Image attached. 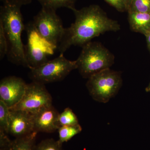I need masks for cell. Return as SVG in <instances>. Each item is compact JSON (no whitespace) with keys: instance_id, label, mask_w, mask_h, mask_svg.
Instances as JSON below:
<instances>
[{"instance_id":"6da1fadb","label":"cell","mask_w":150,"mask_h":150,"mask_svg":"<svg viewBox=\"0 0 150 150\" xmlns=\"http://www.w3.org/2000/svg\"><path fill=\"white\" fill-rule=\"evenodd\" d=\"M73 11L75 21L70 27L65 28L57 48L60 54H64L72 46L82 47L105 33L116 32L121 29L118 22L108 18L99 6L92 5Z\"/></svg>"},{"instance_id":"ffe728a7","label":"cell","mask_w":150,"mask_h":150,"mask_svg":"<svg viewBox=\"0 0 150 150\" xmlns=\"http://www.w3.org/2000/svg\"><path fill=\"white\" fill-rule=\"evenodd\" d=\"M8 53V42L2 25L0 23V59L2 60L7 56Z\"/></svg>"},{"instance_id":"8fae6325","label":"cell","mask_w":150,"mask_h":150,"mask_svg":"<svg viewBox=\"0 0 150 150\" xmlns=\"http://www.w3.org/2000/svg\"><path fill=\"white\" fill-rule=\"evenodd\" d=\"M34 131L51 133L58 130L60 126L58 122L59 113L51 105L33 114Z\"/></svg>"},{"instance_id":"9a60e30c","label":"cell","mask_w":150,"mask_h":150,"mask_svg":"<svg viewBox=\"0 0 150 150\" xmlns=\"http://www.w3.org/2000/svg\"><path fill=\"white\" fill-rule=\"evenodd\" d=\"M59 140L60 144H63L64 142L69 141L73 137L80 133L82 130L80 124L74 126H63L58 129Z\"/></svg>"},{"instance_id":"9c48e42d","label":"cell","mask_w":150,"mask_h":150,"mask_svg":"<svg viewBox=\"0 0 150 150\" xmlns=\"http://www.w3.org/2000/svg\"><path fill=\"white\" fill-rule=\"evenodd\" d=\"M27 85L21 78L11 76L4 78L0 82V100L9 108L13 107L23 96Z\"/></svg>"},{"instance_id":"cb8c5ba5","label":"cell","mask_w":150,"mask_h":150,"mask_svg":"<svg viewBox=\"0 0 150 150\" xmlns=\"http://www.w3.org/2000/svg\"><path fill=\"white\" fill-rule=\"evenodd\" d=\"M122 1H123V3L126 6V10H127V11H128L132 0H122Z\"/></svg>"},{"instance_id":"603a6c76","label":"cell","mask_w":150,"mask_h":150,"mask_svg":"<svg viewBox=\"0 0 150 150\" xmlns=\"http://www.w3.org/2000/svg\"><path fill=\"white\" fill-rule=\"evenodd\" d=\"M4 4H11L20 6L30 4L32 0H1Z\"/></svg>"},{"instance_id":"ba28073f","label":"cell","mask_w":150,"mask_h":150,"mask_svg":"<svg viewBox=\"0 0 150 150\" xmlns=\"http://www.w3.org/2000/svg\"><path fill=\"white\" fill-rule=\"evenodd\" d=\"M52 105V98L45 84L33 81L27 84L21 100L11 110L25 111L33 114L39 110Z\"/></svg>"},{"instance_id":"484cf974","label":"cell","mask_w":150,"mask_h":150,"mask_svg":"<svg viewBox=\"0 0 150 150\" xmlns=\"http://www.w3.org/2000/svg\"><path fill=\"white\" fill-rule=\"evenodd\" d=\"M146 91H150V83L149 85V86H148V87L147 88Z\"/></svg>"},{"instance_id":"277c9868","label":"cell","mask_w":150,"mask_h":150,"mask_svg":"<svg viewBox=\"0 0 150 150\" xmlns=\"http://www.w3.org/2000/svg\"><path fill=\"white\" fill-rule=\"evenodd\" d=\"M122 81L120 72L107 69L88 78L86 86L94 100L106 103L118 93Z\"/></svg>"},{"instance_id":"3957f363","label":"cell","mask_w":150,"mask_h":150,"mask_svg":"<svg viewBox=\"0 0 150 150\" xmlns=\"http://www.w3.org/2000/svg\"><path fill=\"white\" fill-rule=\"evenodd\" d=\"M76 60L77 69L81 76L88 79L103 70L110 69L115 56L100 43L90 41L82 46Z\"/></svg>"},{"instance_id":"7a4b0ae2","label":"cell","mask_w":150,"mask_h":150,"mask_svg":"<svg viewBox=\"0 0 150 150\" xmlns=\"http://www.w3.org/2000/svg\"><path fill=\"white\" fill-rule=\"evenodd\" d=\"M20 6L4 4L0 9V23L2 25L8 42V59L13 64L29 68L25 46L22 40L25 29Z\"/></svg>"},{"instance_id":"30bf717a","label":"cell","mask_w":150,"mask_h":150,"mask_svg":"<svg viewBox=\"0 0 150 150\" xmlns=\"http://www.w3.org/2000/svg\"><path fill=\"white\" fill-rule=\"evenodd\" d=\"M34 131L32 114L22 110H10L7 134L16 139L27 136Z\"/></svg>"},{"instance_id":"d4e9b609","label":"cell","mask_w":150,"mask_h":150,"mask_svg":"<svg viewBox=\"0 0 150 150\" xmlns=\"http://www.w3.org/2000/svg\"><path fill=\"white\" fill-rule=\"evenodd\" d=\"M146 39L147 44L149 50L150 52V33L146 36Z\"/></svg>"},{"instance_id":"4fadbf2b","label":"cell","mask_w":150,"mask_h":150,"mask_svg":"<svg viewBox=\"0 0 150 150\" xmlns=\"http://www.w3.org/2000/svg\"><path fill=\"white\" fill-rule=\"evenodd\" d=\"M38 132H33L25 137L16 138L13 141L11 150H33Z\"/></svg>"},{"instance_id":"5b68a950","label":"cell","mask_w":150,"mask_h":150,"mask_svg":"<svg viewBox=\"0 0 150 150\" xmlns=\"http://www.w3.org/2000/svg\"><path fill=\"white\" fill-rule=\"evenodd\" d=\"M76 61L68 60L60 54L39 67L30 69L29 77L33 81L45 84L64 80L73 70L77 69Z\"/></svg>"},{"instance_id":"8992f818","label":"cell","mask_w":150,"mask_h":150,"mask_svg":"<svg viewBox=\"0 0 150 150\" xmlns=\"http://www.w3.org/2000/svg\"><path fill=\"white\" fill-rule=\"evenodd\" d=\"M27 43L25 46V57L30 69L39 67L48 61V56L53 55L57 46L48 42L38 33L32 21L25 26Z\"/></svg>"},{"instance_id":"e0dca14e","label":"cell","mask_w":150,"mask_h":150,"mask_svg":"<svg viewBox=\"0 0 150 150\" xmlns=\"http://www.w3.org/2000/svg\"><path fill=\"white\" fill-rule=\"evenodd\" d=\"M10 109L3 101L0 100V131L7 134L8 130Z\"/></svg>"},{"instance_id":"d6986e66","label":"cell","mask_w":150,"mask_h":150,"mask_svg":"<svg viewBox=\"0 0 150 150\" xmlns=\"http://www.w3.org/2000/svg\"><path fill=\"white\" fill-rule=\"evenodd\" d=\"M33 150H63L62 144L58 141L50 139L43 140L35 145Z\"/></svg>"},{"instance_id":"7c38bea8","label":"cell","mask_w":150,"mask_h":150,"mask_svg":"<svg viewBox=\"0 0 150 150\" xmlns=\"http://www.w3.org/2000/svg\"><path fill=\"white\" fill-rule=\"evenodd\" d=\"M130 28L135 32L145 35L150 33V13L128 12Z\"/></svg>"},{"instance_id":"44dd1931","label":"cell","mask_w":150,"mask_h":150,"mask_svg":"<svg viewBox=\"0 0 150 150\" xmlns=\"http://www.w3.org/2000/svg\"><path fill=\"white\" fill-rule=\"evenodd\" d=\"M7 134L0 131V150H11L13 141L10 139Z\"/></svg>"},{"instance_id":"5bb4252c","label":"cell","mask_w":150,"mask_h":150,"mask_svg":"<svg viewBox=\"0 0 150 150\" xmlns=\"http://www.w3.org/2000/svg\"><path fill=\"white\" fill-rule=\"evenodd\" d=\"M42 8L56 11L60 8L65 7L73 10L75 8L76 0H37Z\"/></svg>"},{"instance_id":"2e32d148","label":"cell","mask_w":150,"mask_h":150,"mask_svg":"<svg viewBox=\"0 0 150 150\" xmlns=\"http://www.w3.org/2000/svg\"><path fill=\"white\" fill-rule=\"evenodd\" d=\"M58 122L60 127L76 126L79 124L76 115L69 108H65L62 113H59Z\"/></svg>"},{"instance_id":"52a82bcc","label":"cell","mask_w":150,"mask_h":150,"mask_svg":"<svg viewBox=\"0 0 150 150\" xmlns=\"http://www.w3.org/2000/svg\"><path fill=\"white\" fill-rule=\"evenodd\" d=\"M56 11L42 8L33 18L32 23L42 37L58 48L64 34L65 28Z\"/></svg>"},{"instance_id":"7402d4cb","label":"cell","mask_w":150,"mask_h":150,"mask_svg":"<svg viewBox=\"0 0 150 150\" xmlns=\"http://www.w3.org/2000/svg\"><path fill=\"white\" fill-rule=\"evenodd\" d=\"M106 2L120 12L127 11L122 0H105Z\"/></svg>"},{"instance_id":"ac0fdd59","label":"cell","mask_w":150,"mask_h":150,"mask_svg":"<svg viewBox=\"0 0 150 150\" xmlns=\"http://www.w3.org/2000/svg\"><path fill=\"white\" fill-rule=\"evenodd\" d=\"M128 11L150 13V0H132Z\"/></svg>"}]
</instances>
